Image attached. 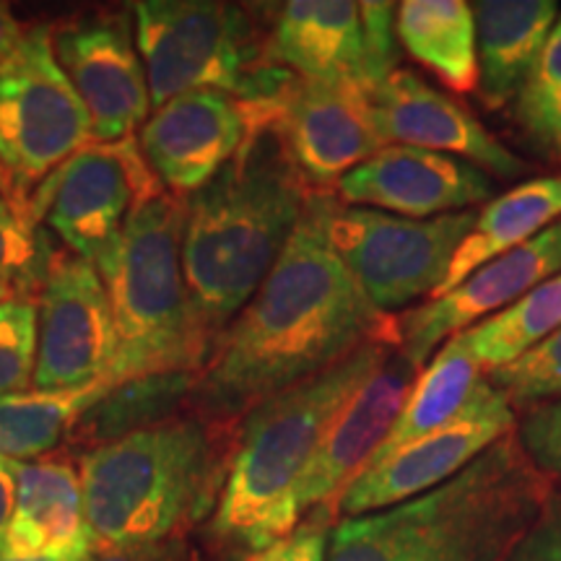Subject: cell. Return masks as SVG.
Here are the masks:
<instances>
[{
    "instance_id": "obj_16",
    "label": "cell",
    "mask_w": 561,
    "mask_h": 561,
    "mask_svg": "<svg viewBox=\"0 0 561 561\" xmlns=\"http://www.w3.org/2000/svg\"><path fill=\"white\" fill-rule=\"evenodd\" d=\"M557 273H561V219L533 240L483 263L455 289L405 312L398 320V354L421 371L447 339L507 310Z\"/></svg>"
},
{
    "instance_id": "obj_29",
    "label": "cell",
    "mask_w": 561,
    "mask_h": 561,
    "mask_svg": "<svg viewBox=\"0 0 561 561\" xmlns=\"http://www.w3.org/2000/svg\"><path fill=\"white\" fill-rule=\"evenodd\" d=\"M58 248L50 231L37 227L21 203L0 198V289L13 299L37 301Z\"/></svg>"
},
{
    "instance_id": "obj_7",
    "label": "cell",
    "mask_w": 561,
    "mask_h": 561,
    "mask_svg": "<svg viewBox=\"0 0 561 561\" xmlns=\"http://www.w3.org/2000/svg\"><path fill=\"white\" fill-rule=\"evenodd\" d=\"M130 11L151 110L203 89L271 104L297 79L271 58L273 5L144 0Z\"/></svg>"
},
{
    "instance_id": "obj_3",
    "label": "cell",
    "mask_w": 561,
    "mask_h": 561,
    "mask_svg": "<svg viewBox=\"0 0 561 561\" xmlns=\"http://www.w3.org/2000/svg\"><path fill=\"white\" fill-rule=\"evenodd\" d=\"M240 424L182 409L81 453L91 551L185 536L210 523L227 486Z\"/></svg>"
},
{
    "instance_id": "obj_39",
    "label": "cell",
    "mask_w": 561,
    "mask_h": 561,
    "mask_svg": "<svg viewBox=\"0 0 561 561\" xmlns=\"http://www.w3.org/2000/svg\"><path fill=\"white\" fill-rule=\"evenodd\" d=\"M94 551L89 553H73V557H19V553L0 551V561H91Z\"/></svg>"
},
{
    "instance_id": "obj_34",
    "label": "cell",
    "mask_w": 561,
    "mask_h": 561,
    "mask_svg": "<svg viewBox=\"0 0 561 561\" xmlns=\"http://www.w3.org/2000/svg\"><path fill=\"white\" fill-rule=\"evenodd\" d=\"M221 549L206 536L185 533V536H170L161 541L123 546V549L94 551L91 561H221Z\"/></svg>"
},
{
    "instance_id": "obj_25",
    "label": "cell",
    "mask_w": 561,
    "mask_h": 561,
    "mask_svg": "<svg viewBox=\"0 0 561 561\" xmlns=\"http://www.w3.org/2000/svg\"><path fill=\"white\" fill-rule=\"evenodd\" d=\"M483 377H486V369L468 351L460 333L447 339L437 348V354L426 362V367L419 371L396 424L390 426L388 437L369 462L388 458L403 445H411V442L453 424L473 401Z\"/></svg>"
},
{
    "instance_id": "obj_41",
    "label": "cell",
    "mask_w": 561,
    "mask_h": 561,
    "mask_svg": "<svg viewBox=\"0 0 561 561\" xmlns=\"http://www.w3.org/2000/svg\"><path fill=\"white\" fill-rule=\"evenodd\" d=\"M5 195V178H3V170H0V198Z\"/></svg>"
},
{
    "instance_id": "obj_38",
    "label": "cell",
    "mask_w": 561,
    "mask_h": 561,
    "mask_svg": "<svg viewBox=\"0 0 561 561\" xmlns=\"http://www.w3.org/2000/svg\"><path fill=\"white\" fill-rule=\"evenodd\" d=\"M13 504H16V473H13V462L0 460V546L9 530Z\"/></svg>"
},
{
    "instance_id": "obj_19",
    "label": "cell",
    "mask_w": 561,
    "mask_h": 561,
    "mask_svg": "<svg viewBox=\"0 0 561 561\" xmlns=\"http://www.w3.org/2000/svg\"><path fill=\"white\" fill-rule=\"evenodd\" d=\"M371 102L388 144L447 153L479 167L489 178L512 180L528 172V164L471 112L411 70H392L371 91Z\"/></svg>"
},
{
    "instance_id": "obj_5",
    "label": "cell",
    "mask_w": 561,
    "mask_h": 561,
    "mask_svg": "<svg viewBox=\"0 0 561 561\" xmlns=\"http://www.w3.org/2000/svg\"><path fill=\"white\" fill-rule=\"evenodd\" d=\"M398 351V341H369L310 380L255 405L240 424L227 486L208 523L221 551H265L301 523L297 491L333 421L356 390Z\"/></svg>"
},
{
    "instance_id": "obj_22",
    "label": "cell",
    "mask_w": 561,
    "mask_h": 561,
    "mask_svg": "<svg viewBox=\"0 0 561 561\" xmlns=\"http://www.w3.org/2000/svg\"><path fill=\"white\" fill-rule=\"evenodd\" d=\"M479 96L489 110L517 100L541 58L559 5L553 0H481L473 3Z\"/></svg>"
},
{
    "instance_id": "obj_2",
    "label": "cell",
    "mask_w": 561,
    "mask_h": 561,
    "mask_svg": "<svg viewBox=\"0 0 561 561\" xmlns=\"http://www.w3.org/2000/svg\"><path fill=\"white\" fill-rule=\"evenodd\" d=\"M252 110L255 121L240 151L182 198V265L210 351L261 289L314 193L273 123V102Z\"/></svg>"
},
{
    "instance_id": "obj_40",
    "label": "cell",
    "mask_w": 561,
    "mask_h": 561,
    "mask_svg": "<svg viewBox=\"0 0 561 561\" xmlns=\"http://www.w3.org/2000/svg\"><path fill=\"white\" fill-rule=\"evenodd\" d=\"M276 557H278V543L271 546V549H265V551L250 553V557H244L242 561H276Z\"/></svg>"
},
{
    "instance_id": "obj_31",
    "label": "cell",
    "mask_w": 561,
    "mask_h": 561,
    "mask_svg": "<svg viewBox=\"0 0 561 561\" xmlns=\"http://www.w3.org/2000/svg\"><path fill=\"white\" fill-rule=\"evenodd\" d=\"M486 377L510 398L512 409L557 401L561 398V328L512 362L486 369Z\"/></svg>"
},
{
    "instance_id": "obj_36",
    "label": "cell",
    "mask_w": 561,
    "mask_h": 561,
    "mask_svg": "<svg viewBox=\"0 0 561 561\" xmlns=\"http://www.w3.org/2000/svg\"><path fill=\"white\" fill-rule=\"evenodd\" d=\"M333 525L335 515L331 510H314L305 515L291 536L278 543L276 561H325Z\"/></svg>"
},
{
    "instance_id": "obj_9",
    "label": "cell",
    "mask_w": 561,
    "mask_h": 561,
    "mask_svg": "<svg viewBox=\"0 0 561 561\" xmlns=\"http://www.w3.org/2000/svg\"><path fill=\"white\" fill-rule=\"evenodd\" d=\"M479 210L403 219L377 208L346 206L335 195L328 237L335 255L375 310L392 314L445 284L455 252L466 242Z\"/></svg>"
},
{
    "instance_id": "obj_12",
    "label": "cell",
    "mask_w": 561,
    "mask_h": 561,
    "mask_svg": "<svg viewBox=\"0 0 561 561\" xmlns=\"http://www.w3.org/2000/svg\"><path fill=\"white\" fill-rule=\"evenodd\" d=\"M53 55L87 107L91 144L136 138L151 115L130 5L79 11L50 24Z\"/></svg>"
},
{
    "instance_id": "obj_30",
    "label": "cell",
    "mask_w": 561,
    "mask_h": 561,
    "mask_svg": "<svg viewBox=\"0 0 561 561\" xmlns=\"http://www.w3.org/2000/svg\"><path fill=\"white\" fill-rule=\"evenodd\" d=\"M515 117L538 153L561 164V16L515 100Z\"/></svg>"
},
{
    "instance_id": "obj_32",
    "label": "cell",
    "mask_w": 561,
    "mask_h": 561,
    "mask_svg": "<svg viewBox=\"0 0 561 561\" xmlns=\"http://www.w3.org/2000/svg\"><path fill=\"white\" fill-rule=\"evenodd\" d=\"M37 359V307L26 299L0 305V398L32 388Z\"/></svg>"
},
{
    "instance_id": "obj_14",
    "label": "cell",
    "mask_w": 561,
    "mask_h": 561,
    "mask_svg": "<svg viewBox=\"0 0 561 561\" xmlns=\"http://www.w3.org/2000/svg\"><path fill=\"white\" fill-rule=\"evenodd\" d=\"M34 307L32 390L68 392L102 382L115 359V322L100 271L60 244Z\"/></svg>"
},
{
    "instance_id": "obj_28",
    "label": "cell",
    "mask_w": 561,
    "mask_h": 561,
    "mask_svg": "<svg viewBox=\"0 0 561 561\" xmlns=\"http://www.w3.org/2000/svg\"><path fill=\"white\" fill-rule=\"evenodd\" d=\"M561 328V273L543 280L507 310L460 333L483 369L502 367Z\"/></svg>"
},
{
    "instance_id": "obj_21",
    "label": "cell",
    "mask_w": 561,
    "mask_h": 561,
    "mask_svg": "<svg viewBox=\"0 0 561 561\" xmlns=\"http://www.w3.org/2000/svg\"><path fill=\"white\" fill-rule=\"evenodd\" d=\"M16 504L0 551L19 557L89 553L79 455L60 447L45 458L13 462Z\"/></svg>"
},
{
    "instance_id": "obj_6",
    "label": "cell",
    "mask_w": 561,
    "mask_h": 561,
    "mask_svg": "<svg viewBox=\"0 0 561 561\" xmlns=\"http://www.w3.org/2000/svg\"><path fill=\"white\" fill-rule=\"evenodd\" d=\"M185 201L172 193L138 203L115 248L96 265L115 322L110 388L157 375H198L210 343L182 265Z\"/></svg>"
},
{
    "instance_id": "obj_1",
    "label": "cell",
    "mask_w": 561,
    "mask_h": 561,
    "mask_svg": "<svg viewBox=\"0 0 561 561\" xmlns=\"http://www.w3.org/2000/svg\"><path fill=\"white\" fill-rule=\"evenodd\" d=\"M335 193H312L273 271L229 322L195 375L185 409L240 424L276 392L310 380L369 341H398V320L371 307L335 255Z\"/></svg>"
},
{
    "instance_id": "obj_37",
    "label": "cell",
    "mask_w": 561,
    "mask_h": 561,
    "mask_svg": "<svg viewBox=\"0 0 561 561\" xmlns=\"http://www.w3.org/2000/svg\"><path fill=\"white\" fill-rule=\"evenodd\" d=\"M30 24L16 19L9 3H0V62H5L13 55V50L21 45Z\"/></svg>"
},
{
    "instance_id": "obj_23",
    "label": "cell",
    "mask_w": 561,
    "mask_h": 561,
    "mask_svg": "<svg viewBox=\"0 0 561 561\" xmlns=\"http://www.w3.org/2000/svg\"><path fill=\"white\" fill-rule=\"evenodd\" d=\"M561 219V172L551 178H536L517 185L515 191L489 201L479 210V219L460 250L455 252V261L447 273L445 284L432 294L437 299L471 276L483 263L494 261L517 244L533 240Z\"/></svg>"
},
{
    "instance_id": "obj_42",
    "label": "cell",
    "mask_w": 561,
    "mask_h": 561,
    "mask_svg": "<svg viewBox=\"0 0 561 561\" xmlns=\"http://www.w3.org/2000/svg\"><path fill=\"white\" fill-rule=\"evenodd\" d=\"M5 299H11V294L9 291H5V289H0V305H3V301Z\"/></svg>"
},
{
    "instance_id": "obj_20",
    "label": "cell",
    "mask_w": 561,
    "mask_h": 561,
    "mask_svg": "<svg viewBox=\"0 0 561 561\" xmlns=\"http://www.w3.org/2000/svg\"><path fill=\"white\" fill-rule=\"evenodd\" d=\"M416 377L419 369L411 367L396 351L356 390V396L333 421L331 432H328L312 466L307 468L305 479L299 483L297 507L301 520L314 510L333 512L343 489L356 479V473L367 466L371 455L380 450Z\"/></svg>"
},
{
    "instance_id": "obj_26",
    "label": "cell",
    "mask_w": 561,
    "mask_h": 561,
    "mask_svg": "<svg viewBox=\"0 0 561 561\" xmlns=\"http://www.w3.org/2000/svg\"><path fill=\"white\" fill-rule=\"evenodd\" d=\"M193 382L195 375H157L110 388L81 413L66 447L81 455L174 416L187 405Z\"/></svg>"
},
{
    "instance_id": "obj_24",
    "label": "cell",
    "mask_w": 561,
    "mask_h": 561,
    "mask_svg": "<svg viewBox=\"0 0 561 561\" xmlns=\"http://www.w3.org/2000/svg\"><path fill=\"white\" fill-rule=\"evenodd\" d=\"M403 50L455 94L479 89L473 5L466 0H405L396 11Z\"/></svg>"
},
{
    "instance_id": "obj_17",
    "label": "cell",
    "mask_w": 561,
    "mask_h": 561,
    "mask_svg": "<svg viewBox=\"0 0 561 561\" xmlns=\"http://www.w3.org/2000/svg\"><path fill=\"white\" fill-rule=\"evenodd\" d=\"M252 121L250 102L224 91H187L153 110L136 138L161 187L187 198L240 151Z\"/></svg>"
},
{
    "instance_id": "obj_33",
    "label": "cell",
    "mask_w": 561,
    "mask_h": 561,
    "mask_svg": "<svg viewBox=\"0 0 561 561\" xmlns=\"http://www.w3.org/2000/svg\"><path fill=\"white\" fill-rule=\"evenodd\" d=\"M517 442L533 466L553 486L561 483V398L528 405L515 426Z\"/></svg>"
},
{
    "instance_id": "obj_18",
    "label": "cell",
    "mask_w": 561,
    "mask_h": 561,
    "mask_svg": "<svg viewBox=\"0 0 561 561\" xmlns=\"http://www.w3.org/2000/svg\"><path fill=\"white\" fill-rule=\"evenodd\" d=\"M335 195L346 206L377 208L403 219H434L494 201V182L468 161L390 144L351 170Z\"/></svg>"
},
{
    "instance_id": "obj_27",
    "label": "cell",
    "mask_w": 561,
    "mask_h": 561,
    "mask_svg": "<svg viewBox=\"0 0 561 561\" xmlns=\"http://www.w3.org/2000/svg\"><path fill=\"white\" fill-rule=\"evenodd\" d=\"M107 382L83 390L39 392L26 390L0 398V460L30 462L66 445L81 413L94 405Z\"/></svg>"
},
{
    "instance_id": "obj_15",
    "label": "cell",
    "mask_w": 561,
    "mask_h": 561,
    "mask_svg": "<svg viewBox=\"0 0 561 561\" xmlns=\"http://www.w3.org/2000/svg\"><path fill=\"white\" fill-rule=\"evenodd\" d=\"M273 123L314 193H335L351 170L390 146L371 89L348 81L294 79L273 102Z\"/></svg>"
},
{
    "instance_id": "obj_35",
    "label": "cell",
    "mask_w": 561,
    "mask_h": 561,
    "mask_svg": "<svg viewBox=\"0 0 561 561\" xmlns=\"http://www.w3.org/2000/svg\"><path fill=\"white\" fill-rule=\"evenodd\" d=\"M507 561H561V491L553 489Z\"/></svg>"
},
{
    "instance_id": "obj_4",
    "label": "cell",
    "mask_w": 561,
    "mask_h": 561,
    "mask_svg": "<svg viewBox=\"0 0 561 561\" xmlns=\"http://www.w3.org/2000/svg\"><path fill=\"white\" fill-rule=\"evenodd\" d=\"M553 489L512 432L430 494L335 520L325 561H507Z\"/></svg>"
},
{
    "instance_id": "obj_8",
    "label": "cell",
    "mask_w": 561,
    "mask_h": 561,
    "mask_svg": "<svg viewBox=\"0 0 561 561\" xmlns=\"http://www.w3.org/2000/svg\"><path fill=\"white\" fill-rule=\"evenodd\" d=\"M91 144L87 107L53 55L50 24H30L0 62V170L5 198L24 206L34 187Z\"/></svg>"
},
{
    "instance_id": "obj_11",
    "label": "cell",
    "mask_w": 561,
    "mask_h": 561,
    "mask_svg": "<svg viewBox=\"0 0 561 561\" xmlns=\"http://www.w3.org/2000/svg\"><path fill=\"white\" fill-rule=\"evenodd\" d=\"M396 3L291 0L271 16V58L307 81L375 91L396 70Z\"/></svg>"
},
{
    "instance_id": "obj_10",
    "label": "cell",
    "mask_w": 561,
    "mask_h": 561,
    "mask_svg": "<svg viewBox=\"0 0 561 561\" xmlns=\"http://www.w3.org/2000/svg\"><path fill=\"white\" fill-rule=\"evenodd\" d=\"M164 193L138 138L89 144L34 187L24 208L76 255L100 265L121 240L138 203Z\"/></svg>"
},
{
    "instance_id": "obj_13",
    "label": "cell",
    "mask_w": 561,
    "mask_h": 561,
    "mask_svg": "<svg viewBox=\"0 0 561 561\" xmlns=\"http://www.w3.org/2000/svg\"><path fill=\"white\" fill-rule=\"evenodd\" d=\"M515 426L517 413L510 398L483 377L473 401L453 424L364 466L335 502V520L390 510L430 494L515 432Z\"/></svg>"
}]
</instances>
